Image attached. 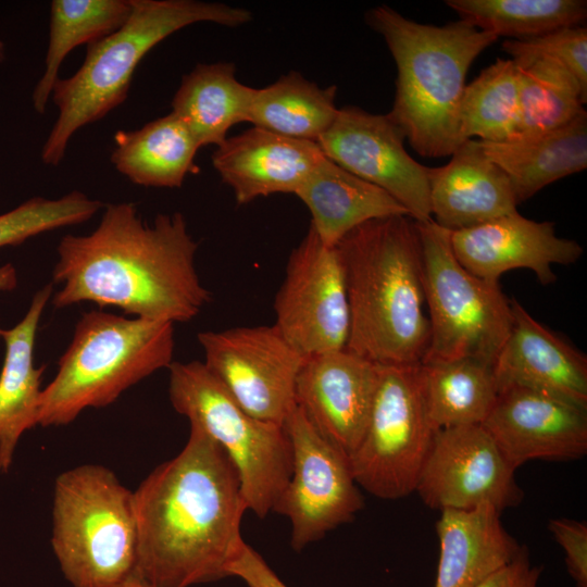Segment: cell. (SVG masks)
<instances>
[{"label": "cell", "instance_id": "6da1fadb", "mask_svg": "<svg viewBox=\"0 0 587 587\" xmlns=\"http://www.w3.org/2000/svg\"><path fill=\"white\" fill-rule=\"evenodd\" d=\"M134 503L136 579L189 587L229 576L248 508L235 466L201 428L190 425L184 448L141 482Z\"/></svg>", "mask_w": 587, "mask_h": 587}, {"label": "cell", "instance_id": "7a4b0ae2", "mask_svg": "<svg viewBox=\"0 0 587 587\" xmlns=\"http://www.w3.org/2000/svg\"><path fill=\"white\" fill-rule=\"evenodd\" d=\"M198 243L182 213L143 222L134 203H109L97 228L58 248L52 304L116 307L135 317L188 322L211 301L195 266Z\"/></svg>", "mask_w": 587, "mask_h": 587}, {"label": "cell", "instance_id": "3957f363", "mask_svg": "<svg viewBox=\"0 0 587 587\" xmlns=\"http://www.w3.org/2000/svg\"><path fill=\"white\" fill-rule=\"evenodd\" d=\"M347 288L346 350L379 366L422 364L430 339L416 223L369 221L337 245Z\"/></svg>", "mask_w": 587, "mask_h": 587}, {"label": "cell", "instance_id": "277c9868", "mask_svg": "<svg viewBox=\"0 0 587 587\" xmlns=\"http://www.w3.org/2000/svg\"><path fill=\"white\" fill-rule=\"evenodd\" d=\"M365 21L383 36L397 66L387 116L420 155H451L464 142L459 112L467 71L498 37L463 20L422 24L385 4L371 9Z\"/></svg>", "mask_w": 587, "mask_h": 587}, {"label": "cell", "instance_id": "5b68a950", "mask_svg": "<svg viewBox=\"0 0 587 587\" xmlns=\"http://www.w3.org/2000/svg\"><path fill=\"white\" fill-rule=\"evenodd\" d=\"M128 20L111 35L87 46L85 61L67 78H59L52 100L59 114L43 145L45 164L59 165L71 137L125 101L132 77L143 57L175 32L201 22L237 27L251 12L198 0H132Z\"/></svg>", "mask_w": 587, "mask_h": 587}, {"label": "cell", "instance_id": "8992f818", "mask_svg": "<svg viewBox=\"0 0 587 587\" xmlns=\"http://www.w3.org/2000/svg\"><path fill=\"white\" fill-rule=\"evenodd\" d=\"M173 352L172 322L85 312L54 378L42 389L38 425H67L87 408L113 403L133 385L168 369Z\"/></svg>", "mask_w": 587, "mask_h": 587}, {"label": "cell", "instance_id": "52a82bcc", "mask_svg": "<svg viewBox=\"0 0 587 587\" xmlns=\"http://www.w3.org/2000/svg\"><path fill=\"white\" fill-rule=\"evenodd\" d=\"M134 492L110 469L82 464L54 482L51 546L73 587H117L137 561Z\"/></svg>", "mask_w": 587, "mask_h": 587}, {"label": "cell", "instance_id": "ba28073f", "mask_svg": "<svg viewBox=\"0 0 587 587\" xmlns=\"http://www.w3.org/2000/svg\"><path fill=\"white\" fill-rule=\"evenodd\" d=\"M168 371L174 410L223 449L238 473L248 510L265 517L291 472V446L284 426L250 415L203 362H172Z\"/></svg>", "mask_w": 587, "mask_h": 587}, {"label": "cell", "instance_id": "9c48e42d", "mask_svg": "<svg viewBox=\"0 0 587 587\" xmlns=\"http://www.w3.org/2000/svg\"><path fill=\"white\" fill-rule=\"evenodd\" d=\"M422 252L430 339L422 362L474 358L494 365L512 327L510 300L498 283L482 279L457 260L451 230L415 222Z\"/></svg>", "mask_w": 587, "mask_h": 587}, {"label": "cell", "instance_id": "30bf717a", "mask_svg": "<svg viewBox=\"0 0 587 587\" xmlns=\"http://www.w3.org/2000/svg\"><path fill=\"white\" fill-rule=\"evenodd\" d=\"M420 365L379 366L365 430L349 454L357 484L380 499L414 491L433 440Z\"/></svg>", "mask_w": 587, "mask_h": 587}, {"label": "cell", "instance_id": "8fae6325", "mask_svg": "<svg viewBox=\"0 0 587 587\" xmlns=\"http://www.w3.org/2000/svg\"><path fill=\"white\" fill-rule=\"evenodd\" d=\"M291 446L289 479L272 511L286 516L295 550L353 520L363 498L349 457L324 437L296 404L283 424Z\"/></svg>", "mask_w": 587, "mask_h": 587}, {"label": "cell", "instance_id": "7c38bea8", "mask_svg": "<svg viewBox=\"0 0 587 587\" xmlns=\"http://www.w3.org/2000/svg\"><path fill=\"white\" fill-rule=\"evenodd\" d=\"M204 365L250 415L284 424L296 407V383L305 360L273 325L202 332Z\"/></svg>", "mask_w": 587, "mask_h": 587}, {"label": "cell", "instance_id": "4fadbf2b", "mask_svg": "<svg viewBox=\"0 0 587 587\" xmlns=\"http://www.w3.org/2000/svg\"><path fill=\"white\" fill-rule=\"evenodd\" d=\"M282 336L304 358L346 349L350 312L340 257L310 226L291 251L274 300Z\"/></svg>", "mask_w": 587, "mask_h": 587}, {"label": "cell", "instance_id": "5bb4252c", "mask_svg": "<svg viewBox=\"0 0 587 587\" xmlns=\"http://www.w3.org/2000/svg\"><path fill=\"white\" fill-rule=\"evenodd\" d=\"M415 492L433 509L501 512L521 502L515 469L482 425L435 430Z\"/></svg>", "mask_w": 587, "mask_h": 587}, {"label": "cell", "instance_id": "9a60e30c", "mask_svg": "<svg viewBox=\"0 0 587 587\" xmlns=\"http://www.w3.org/2000/svg\"><path fill=\"white\" fill-rule=\"evenodd\" d=\"M404 139L387 114L345 107L316 143L326 158L385 190L415 222H425L432 220L429 167L408 153Z\"/></svg>", "mask_w": 587, "mask_h": 587}, {"label": "cell", "instance_id": "2e32d148", "mask_svg": "<svg viewBox=\"0 0 587 587\" xmlns=\"http://www.w3.org/2000/svg\"><path fill=\"white\" fill-rule=\"evenodd\" d=\"M482 426L515 470L532 460H577L587 452V408L529 388L499 390Z\"/></svg>", "mask_w": 587, "mask_h": 587}, {"label": "cell", "instance_id": "e0dca14e", "mask_svg": "<svg viewBox=\"0 0 587 587\" xmlns=\"http://www.w3.org/2000/svg\"><path fill=\"white\" fill-rule=\"evenodd\" d=\"M379 365L346 349L305 358L296 383V404L313 426L349 454L365 430Z\"/></svg>", "mask_w": 587, "mask_h": 587}, {"label": "cell", "instance_id": "ac0fdd59", "mask_svg": "<svg viewBox=\"0 0 587 587\" xmlns=\"http://www.w3.org/2000/svg\"><path fill=\"white\" fill-rule=\"evenodd\" d=\"M450 243L465 270L494 283L510 270L527 268L540 284L550 285L557 279L553 264H573L584 252L577 241L557 236L554 223L529 220L517 211L451 232Z\"/></svg>", "mask_w": 587, "mask_h": 587}, {"label": "cell", "instance_id": "d6986e66", "mask_svg": "<svg viewBox=\"0 0 587 587\" xmlns=\"http://www.w3.org/2000/svg\"><path fill=\"white\" fill-rule=\"evenodd\" d=\"M512 327L494 365L499 390L524 387L587 408L586 357L510 300Z\"/></svg>", "mask_w": 587, "mask_h": 587}, {"label": "cell", "instance_id": "ffe728a7", "mask_svg": "<svg viewBox=\"0 0 587 587\" xmlns=\"http://www.w3.org/2000/svg\"><path fill=\"white\" fill-rule=\"evenodd\" d=\"M324 157L314 141L253 126L216 147L212 164L237 203L246 204L273 193H295Z\"/></svg>", "mask_w": 587, "mask_h": 587}, {"label": "cell", "instance_id": "44dd1931", "mask_svg": "<svg viewBox=\"0 0 587 587\" xmlns=\"http://www.w3.org/2000/svg\"><path fill=\"white\" fill-rule=\"evenodd\" d=\"M433 218L454 232L516 212V200L507 175L483 151L479 140L464 141L451 160L429 167Z\"/></svg>", "mask_w": 587, "mask_h": 587}, {"label": "cell", "instance_id": "7402d4cb", "mask_svg": "<svg viewBox=\"0 0 587 587\" xmlns=\"http://www.w3.org/2000/svg\"><path fill=\"white\" fill-rule=\"evenodd\" d=\"M439 562L435 587H476L513 560L522 547L489 505L444 510L436 524Z\"/></svg>", "mask_w": 587, "mask_h": 587}, {"label": "cell", "instance_id": "603a6c76", "mask_svg": "<svg viewBox=\"0 0 587 587\" xmlns=\"http://www.w3.org/2000/svg\"><path fill=\"white\" fill-rule=\"evenodd\" d=\"M52 291V284L38 290L22 321L2 334L5 354L0 372L1 474L11 469L22 435L38 425L45 366L34 365V347L38 324Z\"/></svg>", "mask_w": 587, "mask_h": 587}, {"label": "cell", "instance_id": "cb8c5ba5", "mask_svg": "<svg viewBox=\"0 0 587 587\" xmlns=\"http://www.w3.org/2000/svg\"><path fill=\"white\" fill-rule=\"evenodd\" d=\"M295 195L310 211V226L327 247H336L348 233L369 221L410 216L405 208L385 190L326 157Z\"/></svg>", "mask_w": 587, "mask_h": 587}, {"label": "cell", "instance_id": "d4e9b609", "mask_svg": "<svg viewBox=\"0 0 587 587\" xmlns=\"http://www.w3.org/2000/svg\"><path fill=\"white\" fill-rule=\"evenodd\" d=\"M479 143L507 175L519 204L547 185L587 167V113L539 135Z\"/></svg>", "mask_w": 587, "mask_h": 587}, {"label": "cell", "instance_id": "484cf974", "mask_svg": "<svg viewBox=\"0 0 587 587\" xmlns=\"http://www.w3.org/2000/svg\"><path fill=\"white\" fill-rule=\"evenodd\" d=\"M111 162L132 183L157 188H179L188 174H197L199 145L174 113L136 130H118Z\"/></svg>", "mask_w": 587, "mask_h": 587}, {"label": "cell", "instance_id": "4316f807", "mask_svg": "<svg viewBox=\"0 0 587 587\" xmlns=\"http://www.w3.org/2000/svg\"><path fill=\"white\" fill-rule=\"evenodd\" d=\"M255 88L236 78L226 62L198 64L184 75L172 100V113L187 126L199 147H218L232 126L248 122Z\"/></svg>", "mask_w": 587, "mask_h": 587}, {"label": "cell", "instance_id": "83f0119b", "mask_svg": "<svg viewBox=\"0 0 587 587\" xmlns=\"http://www.w3.org/2000/svg\"><path fill=\"white\" fill-rule=\"evenodd\" d=\"M420 375L434 430L482 425L498 396L492 365L478 359L423 363Z\"/></svg>", "mask_w": 587, "mask_h": 587}, {"label": "cell", "instance_id": "f1b7e54d", "mask_svg": "<svg viewBox=\"0 0 587 587\" xmlns=\"http://www.w3.org/2000/svg\"><path fill=\"white\" fill-rule=\"evenodd\" d=\"M336 86L321 88L290 72L254 90L248 122L282 136L316 142L336 118Z\"/></svg>", "mask_w": 587, "mask_h": 587}, {"label": "cell", "instance_id": "f546056e", "mask_svg": "<svg viewBox=\"0 0 587 587\" xmlns=\"http://www.w3.org/2000/svg\"><path fill=\"white\" fill-rule=\"evenodd\" d=\"M132 0H53L45 71L34 93L35 110L42 114L59 79V70L76 47L91 45L117 30L132 13Z\"/></svg>", "mask_w": 587, "mask_h": 587}, {"label": "cell", "instance_id": "4dcf8cb0", "mask_svg": "<svg viewBox=\"0 0 587 587\" xmlns=\"http://www.w3.org/2000/svg\"><path fill=\"white\" fill-rule=\"evenodd\" d=\"M515 64L520 127L514 138L557 129L586 112L587 91L564 66L547 59Z\"/></svg>", "mask_w": 587, "mask_h": 587}, {"label": "cell", "instance_id": "1f68e13d", "mask_svg": "<svg viewBox=\"0 0 587 587\" xmlns=\"http://www.w3.org/2000/svg\"><path fill=\"white\" fill-rule=\"evenodd\" d=\"M463 141L500 142L520 127L519 75L512 59H498L465 86L459 112Z\"/></svg>", "mask_w": 587, "mask_h": 587}, {"label": "cell", "instance_id": "d6a6232c", "mask_svg": "<svg viewBox=\"0 0 587 587\" xmlns=\"http://www.w3.org/2000/svg\"><path fill=\"white\" fill-rule=\"evenodd\" d=\"M460 20L478 29L524 39L579 26L587 17L585 0H447Z\"/></svg>", "mask_w": 587, "mask_h": 587}, {"label": "cell", "instance_id": "836d02e7", "mask_svg": "<svg viewBox=\"0 0 587 587\" xmlns=\"http://www.w3.org/2000/svg\"><path fill=\"white\" fill-rule=\"evenodd\" d=\"M102 207L98 200L73 190L58 199L33 197L0 215V248L55 228L82 224Z\"/></svg>", "mask_w": 587, "mask_h": 587}, {"label": "cell", "instance_id": "e575fe53", "mask_svg": "<svg viewBox=\"0 0 587 587\" xmlns=\"http://www.w3.org/2000/svg\"><path fill=\"white\" fill-rule=\"evenodd\" d=\"M502 50L517 63L537 59L557 62L570 71L587 91V28L583 25L557 29L524 39H508Z\"/></svg>", "mask_w": 587, "mask_h": 587}, {"label": "cell", "instance_id": "d590c367", "mask_svg": "<svg viewBox=\"0 0 587 587\" xmlns=\"http://www.w3.org/2000/svg\"><path fill=\"white\" fill-rule=\"evenodd\" d=\"M548 528L564 551L566 569L576 587H587V523L552 519Z\"/></svg>", "mask_w": 587, "mask_h": 587}, {"label": "cell", "instance_id": "8d00e7d4", "mask_svg": "<svg viewBox=\"0 0 587 587\" xmlns=\"http://www.w3.org/2000/svg\"><path fill=\"white\" fill-rule=\"evenodd\" d=\"M228 572L229 576L239 577L249 587H287L261 554L246 541Z\"/></svg>", "mask_w": 587, "mask_h": 587}, {"label": "cell", "instance_id": "74e56055", "mask_svg": "<svg viewBox=\"0 0 587 587\" xmlns=\"http://www.w3.org/2000/svg\"><path fill=\"white\" fill-rule=\"evenodd\" d=\"M541 569L533 565L528 550L522 547L517 555L476 587H538Z\"/></svg>", "mask_w": 587, "mask_h": 587}, {"label": "cell", "instance_id": "f35d334b", "mask_svg": "<svg viewBox=\"0 0 587 587\" xmlns=\"http://www.w3.org/2000/svg\"><path fill=\"white\" fill-rule=\"evenodd\" d=\"M17 285V275L15 267L8 263L0 266V291L13 290ZM3 329L0 328V337H2Z\"/></svg>", "mask_w": 587, "mask_h": 587}, {"label": "cell", "instance_id": "ab89813d", "mask_svg": "<svg viewBox=\"0 0 587 587\" xmlns=\"http://www.w3.org/2000/svg\"><path fill=\"white\" fill-rule=\"evenodd\" d=\"M117 587H153V586H150L146 583H142L138 579H136L135 577H132L129 578L128 580H126L125 583H123L122 585L117 586Z\"/></svg>", "mask_w": 587, "mask_h": 587}]
</instances>
